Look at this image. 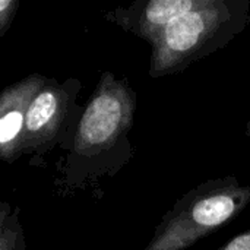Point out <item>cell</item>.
Returning a JSON list of instances; mask_svg holds the SVG:
<instances>
[{
  "label": "cell",
  "mask_w": 250,
  "mask_h": 250,
  "mask_svg": "<svg viewBox=\"0 0 250 250\" xmlns=\"http://www.w3.org/2000/svg\"><path fill=\"white\" fill-rule=\"evenodd\" d=\"M48 81L41 73H29L7 85L0 94V158L6 164L16 163L22 155L25 120L29 104Z\"/></svg>",
  "instance_id": "5"
},
{
  "label": "cell",
  "mask_w": 250,
  "mask_h": 250,
  "mask_svg": "<svg viewBox=\"0 0 250 250\" xmlns=\"http://www.w3.org/2000/svg\"><path fill=\"white\" fill-rule=\"evenodd\" d=\"M215 250H250V229L237 234L231 240H229L226 245L220 246Z\"/></svg>",
  "instance_id": "9"
},
{
  "label": "cell",
  "mask_w": 250,
  "mask_h": 250,
  "mask_svg": "<svg viewBox=\"0 0 250 250\" xmlns=\"http://www.w3.org/2000/svg\"><path fill=\"white\" fill-rule=\"evenodd\" d=\"M245 135L246 136H250V119L248 120V123H246V129H245Z\"/></svg>",
  "instance_id": "10"
},
{
  "label": "cell",
  "mask_w": 250,
  "mask_h": 250,
  "mask_svg": "<svg viewBox=\"0 0 250 250\" xmlns=\"http://www.w3.org/2000/svg\"><path fill=\"white\" fill-rule=\"evenodd\" d=\"M21 209L6 201L0 204V250H26L25 233L19 220Z\"/></svg>",
  "instance_id": "7"
},
{
  "label": "cell",
  "mask_w": 250,
  "mask_h": 250,
  "mask_svg": "<svg viewBox=\"0 0 250 250\" xmlns=\"http://www.w3.org/2000/svg\"><path fill=\"white\" fill-rule=\"evenodd\" d=\"M196 4L198 0H138L127 7L119 6L107 12L104 19L152 47L174 18L193 9Z\"/></svg>",
  "instance_id": "6"
},
{
  "label": "cell",
  "mask_w": 250,
  "mask_h": 250,
  "mask_svg": "<svg viewBox=\"0 0 250 250\" xmlns=\"http://www.w3.org/2000/svg\"><path fill=\"white\" fill-rule=\"evenodd\" d=\"M19 9V0H0V37H4L12 28Z\"/></svg>",
  "instance_id": "8"
},
{
  "label": "cell",
  "mask_w": 250,
  "mask_h": 250,
  "mask_svg": "<svg viewBox=\"0 0 250 250\" xmlns=\"http://www.w3.org/2000/svg\"><path fill=\"white\" fill-rule=\"evenodd\" d=\"M250 204V186L233 174L207 180L163 217L144 250H186L237 218Z\"/></svg>",
  "instance_id": "3"
},
{
  "label": "cell",
  "mask_w": 250,
  "mask_h": 250,
  "mask_svg": "<svg viewBox=\"0 0 250 250\" xmlns=\"http://www.w3.org/2000/svg\"><path fill=\"white\" fill-rule=\"evenodd\" d=\"M83 85L78 78L59 82L48 78L32 98L23 138V155H31V166H42V158L56 148L69 152L85 105L78 103Z\"/></svg>",
  "instance_id": "4"
},
{
  "label": "cell",
  "mask_w": 250,
  "mask_h": 250,
  "mask_svg": "<svg viewBox=\"0 0 250 250\" xmlns=\"http://www.w3.org/2000/svg\"><path fill=\"white\" fill-rule=\"evenodd\" d=\"M138 105L136 91L127 79L104 70L85 103L72 146L57 163L60 179L54 182L62 196L95 189L105 177H114L133 158L130 132Z\"/></svg>",
  "instance_id": "1"
},
{
  "label": "cell",
  "mask_w": 250,
  "mask_h": 250,
  "mask_svg": "<svg viewBox=\"0 0 250 250\" xmlns=\"http://www.w3.org/2000/svg\"><path fill=\"white\" fill-rule=\"evenodd\" d=\"M250 23L249 0H198L174 18L152 45L149 76L163 78L224 48Z\"/></svg>",
  "instance_id": "2"
}]
</instances>
